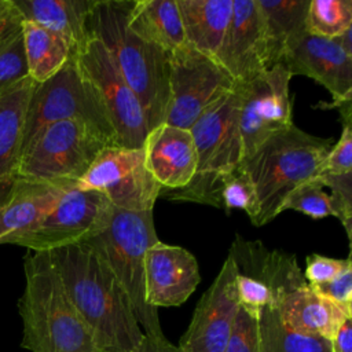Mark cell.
Returning <instances> with one entry per match:
<instances>
[{
  "mask_svg": "<svg viewBox=\"0 0 352 352\" xmlns=\"http://www.w3.org/2000/svg\"><path fill=\"white\" fill-rule=\"evenodd\" d=\"M47 253L70 301L91 330L98 352H132L144 333L107 264L85 242Z\"/></svg>",
  "mask_w": 352,
  "mask_h": 352,
  "instance_id": "6da1fadb",
  "label": "cell"
},
{
  "mask_svg": "<svg viewBox=\"0 0 352 352\" xmlns=\"http://www.w3.org/2000/svg\"><path fill=\"white\" fill-rule=\"evenodd\" d=\"M25 289L18 300L21 346L30 352H98L91 330L70 301L47 252L23 257Z\"/></svg>",
  "mask_w": 352,
  "mask_h": 352,
  "instance_id": "7a4b0ae2",
  "label": "cell"
},
{
  "mask_svg": "<svg viewBox=\"0 0 352 352\" xmlns=\"http://www.w3.org/2000/svg\"><path fill=\"white\" fill-rule=\"evenodd\" d=\"M129 1L98 0L89 34L107 50L122 78L139 99L148 132L164 124L169 104V54L139 38L126 23Z\"/></svg>",
  "mask_w": 352,
  "mask_h": 352,
  "instance_id": "3957f363",
  "label": "cell"
},
{
  "mask_svg": "<svg viewBox=\"0 0 352 352\" xmlns=\"http://www.w3.org/2000/svg\"><path fill=\"white\" fill-rule=\"evenodd\" d=\"M333 144V139L311 135L292 124L243 157L239 168L253 183L258 201L252 224L260 227L272 221L282 212L286 197L320 173Z\"/></svg>",
  "mask_w": 352,
  "mask_h": 352,
  "instance_id": "277c9868",
  "label": "cell"
},
{
  "mask_svg": "<svg viewBox=\"0 0 352 352\" xmlns=\"http://www.w3.org/2000/svg\"><path fill=\"white\" fill-rule=\"evenodd\" d=\"M238 109L239 82L188 129L197 153V166L191 182L179 190L161 191V195L170 201L194 202L221 209L223 180L242 161Z\"/></svg>",
  "mask_w": 352,
  "mask_h": 352,
  "instance_id": "5b68a950",
  "label": "cell"
},
{
  "mask_svg": "<svg viewBox=\"0 0 352 352\" xmlns=\"http://www.w3.org/2000/svg\"><path fill=\"white\" fill-rule=\"evenodd\" d=\"M153 210L129 212L113 208L107 226L87 239L125 290L146 336H164L158 309L146 301L144 254L158 242Z\"/></svg>",
  "mask_w": 352,
  "mask_h": 352,
  "instance_id": "8992f818",
  "label": "cell"
},
{
  "mask_svg": "<svg viewBox=\"0 0 352 352\" xmlns=\"http://www.w3.org/2000/svg\"><path fill=\"white\" fill-rule=\"evenodd\" d=\"M107 146L114 144L95 126L81 120L58 121L43 128L23 148L16 176L76 186Z\"/></svg>",
  "mask_w": 352,
  "mask_h": 352,
  "instance_id": "52a82bcc",
  "label": "cell"
},
{
  "mask_svg": "<svg viewBox=\"0 0 352 352\" xmlns=\"http://www.w3.org/2000/svg\"><path fill=\"white\" fill-rule=\"evenodd\" d=\"M63 120H81L116 146L114 132L99 96L82 77L73 55L56 74L34 85L26 110L22 151L43 128Z\"/></svg>",
  "mask_w": 352,
  "mask_h": 352,
  "instance_id": "ba28073f",
  "label": "cell"
},
{
  "mask_svg": "<svg viewBox=\"0 0 352 352\" xmlns=\"http://www.w3.org/2000/svg\"><path fill=\"white\" fill-rule=\"evenodd\" d=\"M169 104L164 122L176 128L190 129L238 84L216 59L187 43L169 54Z\"/></svg>",
  "mask_w": 352,
  "mask_h": 352,
  "instance_id": "9c48e42d",
  "label": "cell"
},
{
  "mask_svg": "<svg viewBox=\"0 0 352 352\" xmlns=\"http://www.w3.org/2000/svg\"><path fill=\"white\" fill-rule=\"evenodd\" d=\"M82 77L94 87L114 132L116 146L140 148L148 133L143 107L104 45L94 36L73 55Z\"/></svg>",
  "mask_w": 352,
  "mask_h": 352,
  "instance_id": "30bf717a",
  "label": "cell"
},
{
  "mask_svg": "<svg viewBox=\"0 0 352 352\" xmlns=\"http://www.w3.org/2000/svg\"><path fill=\"white\" fill-rule=\"evenodd\" d=\"M113 205L102 192L73 187L33 230L6 245L23 246L30 252H50L81 243L107 226Z\"/></svg>",
  "mask_w": 352,
  "mask_h": 352,
  "instance_id": "8fae6325",
  "label": "cell"
},
{
  "mask_svg": "<svg viewBox=\"0 0 352 352\" xmlns=\"http://www.w3.org/2000/svg\"><path fill=\"white\" fill-rule=\"evenodd\" d=\"M76 188L99 191L113 208L129 212L153 210L162 191L146 168L143 147L120 146L104 147Z\"/></svg>",
  "mask_w": 352,
  "mask_h": 352,
  "instance_id": "7c38bea8",
  "label": "cell"
},
{
  "mask_svg": "<svg viewBox=\"0 0 352 352\" xmlns=\"http://www.w3.org/2000/svg\"><path fill=\"white\" fill-rule=\"evenodd\" d=\"M290 78L287 69L276 63L254 80L239 84L238 131L242 158L270 136L293 124Z\"/></svg>",
  "mask_w": 352,
  "mask_h": 352,
  "instance_id": "4fadbf2b",
  "label": "cell"
},
{
  "mask_svg": "<svg viewBox=\"0 0 352 352\" xmlns=\"http://www.w3.org/2000/svg\"><path fill=\"white\" fill-rule=\"evenodd\" d=\"M235 276V264L227 256L194 309L191 322L177 345L180 352H224L239 307Z\"/></svg>",
  "mask_w": 352,
  "mask_h": 352,
  "instance_id": "5bb4252c",
  "label": "cell"
},
{
  "mask_svg": "<svg viewBox=\"0 0 352 352\" xmlns=\"http://www.w3.org/2000/svg\"><path fill=\"white\" fill-rule=\"evenodd\" d=\"M280 63L293 76H307L323 88L331 103L352 102V56L334 38L312 36L307 32L289 43Z\"/></svg>",
  "mask_w": 352,
  "mask_h": 352,
  "instance_id": "9a60e30c",
  "label": "cell"
},
{
  "mask_svg": "<svg viewBox=\"0 0 352 352\" xmlns=\"http://www.w3.org/2000/svg\"><path fill=\"white\" fill-rule=\"evenodd\" d=\"M216 60L239 84L254 80L268 69L257 0H232V16Z\"/></svg>",
  "mask_w": 352,
  "mask_h": 352,
  "instance_id": "2e32d148",
  "label": "cell"
},
{
  "mask_svg": "<svg viewBox=\"0 0 352 352\" xmlns=\"http://www.w3.org/2000/svg\"><path fill=\"white\" fill-rule=\"evenodd\" d=\"M201 282L197 258L187 249L161 241L144 254L146 301L154 308L179 307Z\"/></svg>",
  "mask_w": 352,
  "mask_h": 352,
  "instance_id": "e0dca14e",
  "label": "cell"
},
{
  "mask_svg": "<svg viewBox=\"0 0 352 352\" xmlns=\"http://www.w3.org/2000/svg\"><path fill=\"white\" fill-rule=\"evenodd\" d=\"M73 187L15 176L0 192V245L33 230Z\"/></svg>",
  "mask_w": 352,
  "mask_h": 352,
  "instance_id": "ac0fdd59",
  "label": "cell"
},
{
  "mask_svg": "<svg viewBox=\"0 0 352 352\" xmlns=\"http://www.w3.org/2000/svg\"><path fill=\"white\" fill-rule=\"evenodd\" d=\"M143 151L146 168L162 191L183 188L194 177L197 153L188 129L164 122L147 133Z\"/></svg>",
  "mask_w": 352,
  "mask_h": 352,
  "instance_id": "d6986e66",
  "label": "cell"
},
{
  "mask_svg": "<svg viewBox=\"0 0 352 352\" xmlns=\"http://www.w3.org/2000/svg\"><path fill=\"white\" fill-rule=\"evenodd\" d=\"M228 256L238 274L261 282L272 292L276 307L285 296L308 285L294 254L268 249L261 241H250L236 235Z\"/></svg>",
  "mask_w": 352,
  "mask_h": 352,
  "instance_id": "ffe728a7",
  "label": "cell"
},
{
  "mask_svg": "<svg viewBox=\"0 0 352 352\" xmlns=\"http://www.w3.org/2000/svg\"><path fill=\"white\" fill-rule=\"evenodd\" d=\"M23 21L59 36L74 55L89 38L88 19L98 0H11Z\"/></svg>",
  "mask_w": 352,
  "mask_h": 352,
  "instance_id": "44dd1931",
  "label": "cell"
},
{
  "mask_svg": "<svg viewBox=\"0 0 352 352\" xmlns=\"http://www.w3.org/2000/svg\"><path fill=\"white\" fill-rule=\"evenodd\" d=\"M34 85L36 82L28 77L0 94V192L16 176L26 110Z\"/></svg>",
  "mask_w": 352,
  "mask_h": 352,
  "instance_id": "7402d4cb",
  "label": "cell"
},
{
  "mask_svg": "<svg viewBox=\"0 0 352 352\" xmlns=\"http://www.w3.org/2000/svg\"><path fill=\"white\" fill-rule=\"evenodd\" d=\"M276 309L282 322L290 329L329 341L344 320L352 318L327 298L316 294L309 285L285 296Z\"/></svg>",
  "mask_w": 352,
  "mask_h": 352,
  "instance_id": "603a6c76",
  "label": "cell"
},
{
  "mask_svg": "<svg viewBox=\"0 0 352 352\" xmlns=\"http://www.w3.org/2000/svg\"><path fill=\"white\" fill-rule=\"evenodd\" d=\"M126 23L139 38L168 54L186 45L176 0L129 1Z\"/></svg>",
  "mask_w": 352,
  "mask_h": 352,
  "instance_id": "cb8c5ba5",
  "label": "cell"
},
{
  "mask_svg": "<svg viewBox=\"0 0 352 352\" xmlns=\"http://www.w3.org/2000/svg\"><path fill=\"white\" fill-rule=\"evenodd\" d=\"M186 43L216 59L232 16V0H176Z\"/></svg>",
  "mask_w": 352,
  "mask_h": 352,
  "instance_id": "d4e9b609",
  "label": "cell"
},
{
  "mask_svg": "<svg viewBox=\"0 0 352 352\" xmlns=\"http://www.w3.org/2000/svg\"><path fill=\"white\" fill-rule=\"evenodd\" d=\"M263 19L267 66L280 63L286 47L305 32L309 0H257Z\"/></svg>",
  "mask_w": 352,
  "mask_h": 352,
  "instance_id": "484cf974",
  "label": "cell"
},
{
  "mask_svg": "<svg viewBox=\"0 0 352 352\" xmlns=\"http://www.w3.org/2000/svg\"><path fill=\"white\" fill-rule=\"evenodd\" d=\"M22 32L29 77L44 82L66 65L72 51L59 36L33 22L22 21Z\"/></svg>",
  "mask_w": 352,
  "mask_h": 352,
  "instance_id": "4316f807",
  "label": "cell"
},
{
  "mask_svg": "<svg viewBox=\"0 0 352 352\" xmlns=\"http://www.w3.org/2000/svg\"><path fill=\"white\" fill-rule=\"evenodd\" d=\"M260 352H331L330 341L286 326L276 308H265L257 318Z\"/></svg>",
  "mask_w": 352,
  "mask_h": 352,
  "instance_id": "83f0119b",
  "label": "cell"
},
{
  "mask_svg": "<svg viewBox=\"0 0 352 352\" xmlns=\"http://www.w3.org/2000/svg\"><path fill=\"white\" fill-rule=\"evenodd\" d=\"M22 21L8 0V10L0 21V94L29 77Z\"/></svg>",
  "mask_w": 352,
  "mask_h": 352,
  "instance_id": "f1b7e54d",
  "label": "cell"
},
{
  "mask_svg": "<svg viewBox=\"0 0 352 352\" xmlns=\"http://www.w3.org/2000/svg\"><path fill=\"white\" fill-rule=\"evenodd\" d=\"M352 26V0H309L305 32L336 38Z\"/></svg>",
  "mask_w": 352,
  "mask_h": 352,
  "instance_id": "f546056e",
  "label": "cell"
},
{
  "mask_svg": "<svg viewBox=\"0 0 352 352\" xmlns=\"http://www.w3.org/2000/svg\"><path fill=\"white\" fill-rule=\"evenodd\" d=\"M283 210H296L319 220L327 216H334L330 195L324 192L323 186L316 180H308L296 187L285 199Z\"/></svg>",
  "mask_w": 352,
  "mask_h": 352,
  "instance_id": "4dcf8cb0",
  "label": "cell"
},
{
  "mask_svg": "<svg viewBox=\"0 0 352 352\" xmlns=\"http://www.w3.org/2000/svg\"><path fill=\"white\" fill-rule=\"evenodd\" d=\"M220 199L221 209L227 213L234 209L243 210L249 216L250 221H253L258 213L256 188L248 175L239 166L223 180Z\"/></svg>",
  "mask_w": 352,
  "mask_h": 352,
  "instance_id": "1f68e13d",
  "label": "cell"
},
{
  "mask_svg": "<svg viewBox=\"0 0 352 352\" xmlns=\"http://www.w3.org/2000/svg\"><path fill=\"white\" fill-rule=\"evenodd\" d=\"M323 187L330 188V201L337 217L349 241H352V173L326 175L320 173L315 177Z\"/></svg>",
  "mask_w": 352,
  "mask_h": 352,
  "instance_id": "d6a6232c",
  "label": "cell"
},
{
  "mask_svg": "<svg viewBox=\"0 0 352 352\" xmlns=\"http://www.w3.org/2000/svg\"><path fill=\"white\" fill-rule=\"evenodd\" d=\"M235 289L238 305L256 319L263 309L276 308V301L272 292L265 285L250 276L236 272Z\"/></svg>",
  "mask_w": 352,
  "mask_h": 352,
  "instance_id": "836d02e7",
  "label": "cell"
},
{
  "mask_svg": "<svg viewBox=\"0 0 352 352\" xmlns=\"http://www.w3.org/2000/svg\"><path fill=\"white\" fill-rule=\"evenodd\" d=\"M224 352H260L257 319L238 307L234 327Z\"/></svg>",
  "mask_w": 352,
  "mask_h": 352,
  "instance_id": "e575fe53",
  "label": "cell"
},
{
  "mask_svg": "<svg viewBox=\"0 0 352 352\" xmlns=\"http://www.w3.org/2000/svg\"><path fill=\"white\" fill-rule=\"evenodd\" d=\"M309 287L352 316V264L334 279L319 285H309Z\"/></svg>",
  "mask_w": 352,
  "mask_h": 352,
  "instance_id": "d590c367",
  "label": "cell"
},
{
  "mask_svg": "<svg viewBox=\"0 0 352 352\" xmlns=\"http://www.w3.org/2000/svg\"><path fill=\"white\" fill-rule=\"evenodd\" d=\"M351 264V257L333 258L312 253L305 258V270L302 275L308 285H319L334 279Z\"/></svg>",
  "mask_w": 352,
  "mask_h": 352,
  "instance_id": "8d00e7d4",
  "label": "cell"
},
{
  "mask_svg": "<svg viewBox=\"0 0 352 352\" xmlns=\"http://www.w3.org/2000/svg\"><path fill=\"white\" fill-rule=\"evenodd\" d=\"M320 173H326V175L352 173V125H342L341 136L337 140V143L331 146L322 165Z\"/></svg>",
  "mask_w": 352,
  "mask_h": 352,
  "instance_id": "74e56055",
  "label": "cell"
},
{
  "mask_svg": "<svg viewBox=\"0 0 352 352\" xmlns=\"http://www.w3.org/2000/svg\"><path fill=\"white\" fill-rule=\"evenodd\" d=\"M132 352H180L179 346L166 340L165 336H146Z\"/></svg>",
  "mask_w": 352,
  "mask_h": 352,
  "instance_id": "f35d334b",
  "label": "cell"
},
{
  "mask_svg": "<svg viewBox=\"0 0 352 352\" xmlns=\"http://www.w3.org/2000/svg\"><path fill=\"white\" fill-rule=\"evenodd\" d=\"M331 352H352V318L344 320L334 337L330 340Z\"/></svg>",
  "mask_w": 352,
  "mask_h": 352,
  "instance_id": "ab89813d",
  "label": "cell"
},
{
  "mask_svg": "<svg viewBox=\"0 0 352 352\" xmlns=\"http://www.w3.org/2000/svg\"><path fill=\"white\" fill-rule=\"evenodd\" d=\"M337 41V44L348 54L352 56V26L349 29H346L341 36L334 38Z\"/></svg>",
  "mask_w": 352,
  "mask_h": 352,
  "instance_id": "60d3db41",
  "label": "cell"
},
{
  "mask_svg": "<svg viewBox=\"0 0 352 352\" xmlns=\"http://www.w3.org/2000/svg\"><path fill=\"white\" fill-rule=\"evenodd\" d=\"M7 10H8V0H0V21L6 15Z\"/></svg>",
  "mask_w": 352,
  "mask_h": 352,
  "instance_id": "b9f144b4",
  "label": "cell"
}]
</instances>
